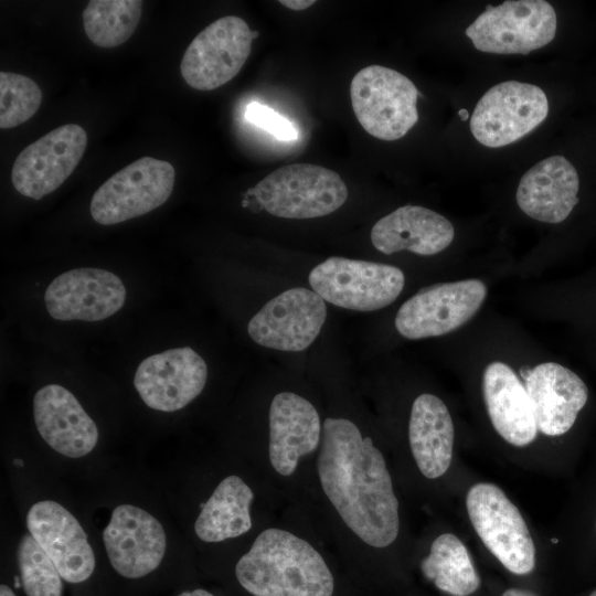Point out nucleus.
Returning <instances> with one entry per match:
<instances>
[{
	"label": "nucleus",
	"instance_id": "obj_8",
	"mask_svg": "<svg viewBox=\"0 0 596 596\" xmlns=\"http://www.w3.org/2000/svg\"><path fill=\"white\" fill-rule=\"evenodd\" d=\"M469 519L488 550L511 573L523 575L535 565V547L519 509L496 485H473L466 498Z\"/></svg>",
	"mask_w": 596,
	"mask_h": 596
},
{
	"label": "nucleus",
	"instance_id": "obj_17",
	"mask_svg": "<svg viewBox=\"0 0 596 596\" xmlns=\"http://www.w3.org/2000/svg\"><path fill=\"white\" fill-rule=\"evenodd\" d=\"M29 533L71 584L87 581L95 568V555L77 519L62 504L43 500L26 515Z\"/></svg>",
	"mask_w": 596,
	"mask_h": 596
},
{
	"label": "nucleus",
	"instance_id": "obj_13",
	"mask_svg": "<svg viewBox=\"0 0 596 596\" xmlns=\"http://www.w3.org/2000/svg\"><path fill=\"white\" fill-rule=\"evenodd\" d=\"M327 318L324 300L297 287L270 299L248 322L252 340L265 348L298 352L318 337Z\"/></svg>",
	"mask_w": 596,
	"mask_h": 596
},
{
	"label": "nucleus",
	"instance_id": "obj_24",
	"mask_svg": "<svg viewBox=\"0 0 596 596\" xmlns=\"http://www.w3.org/2000/svg\"><path fill=\"white\" fill-rule=\"evenodd\" d=\"M408 437L421 472L429 479L443 476L451 461L455 430L449 411L440 398L428 393L416 397Z\"/></svg>",
	"mask_w": 596,
	"mask_h": 596
},
{
	"label": "nucleus",
	"instance_id": "obj_14",
	"mask_svg": "<svg viewBox=\"0 0 596 596\" xmlns=\"http://www.w3.org/2000/svg\"><path fill=\"white\" fill-rule=\"evenodd\" d=\"M205 361L190 347L152 354L140 362L134 385L143 403L156 411L175 412L203 391Z\"/></svg>",
	"mask_w": 596,
	"mask_h": 596
},
{
	"label": "nucleus",
	"instance_id": "obj_22",
	"mask_svg": "<svg viewBox=\"0 0 596 596\" xmlns=\"http://www.w3.org/2000/svg\"><path fill=\"white\" fill-rule=\"evenodd\" d=\"M454 236L455 228L445 216L417 205L396 209L371 230L373 246L387 255L404 249L418 255H435L447 248Z\"/></svg>",
	"mask_w": 596,
	"mask_h": 596
},
{
	"label": "nucleus",
	"instance_id": "obj_26",
	"mask_svg": "<svg viewBox=\"0 0 596 596\" xmlns=\"http://www.w3.org/2000/svg\"><path fill=\"white\" fill-rule=\"evenodd\" d=\"M423 574L443 592L453 596H468L480 584L470 555L454 534L439 535L429 554L421 564Z\"/></svg>",
	"mask_w": 596,
	"mask_h": 596
},
{
	"label": "nucleus",
	"instance_id": "obj_37",
	"mask_svg": "<svg viewBox=\"0 0 596 596\" xmlns=\"http://www.w3.org/2000/svg\"><path fill=\"white\" fill-rule=\"evenodd\" d=\"M589 596H596V590L593 592Z\"/></svg>",
	"mask_w": 596,
	"mask_h": 596
},
{
	"label": "nucleus",
	"instance_id": "obj_23",
	"mask_svg": "<svg viewBox=\"0 0 596 596\" xmlns=\"http://www.w3.org/2000/svg\"><path fill=\"white\" fill-rule=\"evenodd\" d=\"M483 397L489 417L498 434L509 444L532 443L538 426L525 386L512 369L494 361L483 372Z\"/></svg>",
	"mask_w": 596,
	"mask_h": 596
},
{
	"label": "nucleus",
	"instance_id": "obj_15",
	"mask_svg": "<svg viewBox=\"0 0 596 596\" xmlns=\"http://www.w3.org/2000/svg\"><path fill=\"white\" fill-rule=\"evenodd\" d=\"M103 542L113 568L136 579L153 572L163 560L167 538L163 526L148 511L119 504L103 531Z\"/></svg>",
	"mask_w": 596,
	"mask_h": 596
},
{
	"label": "nucleus",
	"instance_id": "obj_21",
	"mask_svg": "<svg viewBox=\"0 0 596 596\" xmlns=\"http://www.w3.org/2000/svg\"><path fill=\"white\" fill-rule=\"evenodd\" d=\"M576 169L563 156L549 157L529 169L517 190V203L528 216L544 223L564 221L578 202Z\"/></svg>",
	"mask_w": 596,
	"mask_h": 596
},
{
	"label": "nucleus",
	"instance_id": "obj_6",
	"mask_svg": "<svg viewBox=\"0 0 596 596\" xmlns=\"http://www.w3.org/2000/svg\"><path fill=\"white\" fill-rule=\"evenodd\" d=\"M465 32L478 51L529 54L554 39L556 13L544 0H509L487 6Z\"/></svg>",
	"mask_w": 596,
	"mask_h": 596
},
{
	"label": "nucleus",
	"instance_id": "obj_4",
	"mask_svg": "<svg viewBox=\"0 0 596 596\" xmlns=\"http://www.w3.org/2000/svg\"><path fill=\"white\" fill-rule=\"evenodd\" d=\"M350 97L358 121L377 139H400L418 120V91L408 77L393 68L363 67L351 81Z\"/></svg>",
	"mask_w": 596,
	"mask_h": 596
},
{
	"label": "nucleus",
	"instance_id": "obj_32",
	"mask_svg": "<svg viewBox=\"0 0 596 596\" xmlns=\"http://www.w3.org/2000/svg\"><path fill=\"white\" fill-rule=\"evenodd\" d=\"M177 596H214V595L211 594L210 592L205 590V589L198 588V589H194V590L182 592Z\"/></svg>",
	"mask_w": 596,
	"mask_h": 596
},
{
	"label": "nucleus",
	"instance_id": "obj_20",
	"mask_svg": "<svg viewBox=\"0 0 596 596\" xmlns=\"http://www.w3.org/2000/svg\"><path fill=\"white\" fill-rule=\"evenodd\" d=\"M320 417L302 396L281 392L269 407V459L281 476H290L299 459L312 453L321 440Z\"/></svg>",
	"mask_w": 596,
	"mask_h": 596
},
{
	"label": "nucleus",
	"instance_id": "obj_34",
	"mask_svg": "<svg viewBox=\"0 0 596 596\" xmlns=\"http://www.w3.org/2000/svg\"><path fill=\"white\" fill-rule=\"evenodd\" d=\"M0 596H15V594L8 585L1 584Z\"/></svg>",
	"mask_w": 596,
	"mask_h": 596
},
{
	"label": "nucleus",
	"instance_id": "obj_5",
	"mask_svg": "<svg viewBox=\"0 0 596 596\" xmlns=\"http://www.w3.org/2000/svg\"><path fill=\"white\" fill-rule=\"evenodd\" d=\"M308 280L313 291L334 306L373 311L398 297L405 276L392 265L334 256L318 264Z\"/></svg>",
	"mask_w": 596,
	"mask_h": 596
},
{
	"label": "nucleus",
	"instance_id": "obj_31",
	"mask_svg": "<svg viewBox=\"0 0 596 596\" xmlns=\"http://www.w3.org/2000/svg\"><path fill=\"white\" fill-rule=\"evenodd\" d=\"M279 3L291 10L300 11V10H305L311 7L315 3V1L313 0H280Z\"/></svg>",
	"mask_w": 596,
	"mask_h": 596
},
{
	"label": "nucleus",
	"instance_id": "obj_7",
	"mask_svg": "<svg viewBox=\"0 0 596 596\" xmlns=\"http://www.w3.org/2000/svg\"><path fill=\"white\" fill-rule=\"evenodd\" d=\"M174 175L170 162L152 157L129 163L93 194L89 205L93 220L114 225L153 211L171 195Z\"/></svg>",
	"mask_w": 596,
	"mask_h": 596
},
{
	"label": "nucleus",
	"instance_id": "obj_33",
	"mask_svg": "<svg viewBox=\"0 0 596 596\" xmlns=\"http://www.w3.org/2000/svg\"><path fill=\"white\" fill-rule=\"evenodd\" d=\"M502 596H535V595L523 589L510 588L505 590Z\"/></svg>",
	"mask_w": 596,
	"mask_h": 596
},
{
	"label": "nucleus",
	"instance_id": "obj_25",
	"mask_svg": "<svg viewBox=\"0 0 596 596\" xmlns=\"http://www.w3.org/2000/svg\"><path fill=\"white\" fill-rule=\"evenodd\" d=\"M252 489L238 476L224 478L203 504L194 524L198 538L215 543L237 538L252 528Z\"/></svg>",
	"mask_w": 596,
	"mask_h": 596
},
{
	"label": "nucleus",
	"instance_id": "obj_3",
	"mask_svg": "<svg viewBox=\"0 0 596 596\" xmlns=\"http://www.w3.org/2000/svg\"><path fill=\"white\" fill-rule=\"evenodd\" d=\"M251 190L264 210L284 219L324 216L348 199V188L338 172L311 163L284 166Z\"/></svg>",
	"mask_w": 596,
	"mask_h": 596
},
{
	"label": "nucleus",
	"instance_id": "obj_35",
	"mask_svg": "<svg viewBox=\"0 0 596 596\" xmlns=\"http://www.w3.org/2000/svg\"><path fill=\"white\" fill-rule=\"evenodd\" d=\"M458 115H459V117L461 118V120H467L468 117H469L468 110H466L465 108H461V109L458 111Z\"/></svg>",
	"mask_w": 596,
	"mask_h": 596
},
{
	"label": "nucleus",
	"instance_id": "obj_29",
	"mask_svg": "<svg viewBox=\"0 0 596 596\" xmlns=\"http://www.w3.org/2000/svg\"><path fill=\"white\" fill-rule=\"evenodd\" d=\"M42 92L30 77L0 73V128H14L30 119L40 108Z\"/></svg>",
	"mask_w": 596,
	"mask_h": 596
},
{
	"label": "nucleus",
	"instance_id": "obj_36",
	"mask_svg": "<svg viewBox=\"0 0 596 596\" xmlns=\"http://www.w3.org/2000/svg\"><path fill=\"white\" fill-rule=\"evenodd\" d=\"M552 542H553V543H557L558 540H557V539H552Z\"/></svg>",
	"mask_w": 596,
	"mask_h": 596
},
{
	"label": "nucleus",
	"instance_id": "obj_1",
	"mask_svg": "<svg viewBox=\"0 0 596 596\" xmlns=\"http://www.w3.org/2000/svg\"><path fill=\"white\" fill-rule=\"evenodd\" d=\"M317 467L326 496L351 531L374 547L395 541L398 502L385 459L353 422L324 419Z\"/></svg>",
	"mask_w": 596,
	"mask_h": 596
},
{
	"label": "nucleus",
	"instance_id": "obj_18",
	"mask_svg": "<svg viewBox=\"0 0 596 596\" xmlns=\"http://www.w3.org/2000/svg\"><path fill=\"white\" fill-rule=\"evenodd\" d=\"M538 429L547 436L565 434L574 425L588 398L583 380L570 369L555 363H541L521 369Z\"/></svg>",
	"mask_w": 596,
	"mask_h": 596
},
{
	"label": "nucleus",
	"instance_id": "obj_2",
	"mask_svg": "<svg viewBox=\"0 0 596 596\" xmlns=\"http://www.w3.org/2000/svg\"><path fill=\"white\" fill-rule=\"evenodd\" d=\"M241 586L254 596H332L333 577L307 541L281 529L263 531L235 566Z\"/></svg>",
	"mask_w": 596,
	"mask_h": 596
},
{
	"label": "nucleus",
	"instance_id": "obj_27",
	"mask_svg": "<svg viewBox=\"0 0 596 596\" xmlns=\"http://www.w3.org/2000/svg\"><path fill=\"white\" fill-rule=\"evenodd\" d=\"M142 12L140 0H91L83 11V26L96 46L111 49L136 31Z\"/></svg>",
	"mask_w": 596,
	"mask_h": 596
},
{
	"label": "nucleus",
	"instance_id": "obj_19",
	"mask_svg": "<svg viewBox=\"0 0 596 596\" xmlns=\"http://www.w3.org/2000/svg\"><path fill=\"white\" fill-rule=\"evenodd\" d=\"M36 429L58 454L79 458L88 455L98 441V428L77 398L65 387L49 384L33 398Z\"/></svg>",
	"mask_w": 596,
	"mask_h": 596
},
{
	"label": "nucleus",
	"instance_id": "obj_28",
	"mask_svg": "<svg viewBox=\"0 0 596 596\" xmlns=\"http://www.w3.org/2000/svg\"><path fill=\"white\" fill-rule=\"evenodd\" d=\"M17 558L26 596H62L64 579L30 533L21 538Z\"/></svg>",
	"mask_w": 596,
	"mask_h": 596
},
{
	"label": "nucleus",
	"instance_id": "obj_11",
	"mask_svg": "<svg viewBox=\"0 0 596 596\" xmlns=\"http://www.w3.org/2000/svg\"><path fill=\"white\" fill-rule=\"evenodd\" d=\"M486 295V285L479 279L424 287L400 307L395 328L407 339L446 334L472 318Z\"/></svg>",
	"mask_w": 596,
	"mask_h": 596
},
{
	"label": "nucleus",
	"instance_id": "obj_12",
	"mask_svg": "<svg viewBox=\"0 0 596 596\" xmlns=\"http://www.w3.org/2000/svg\"><path fill=\"white\" fill-rule=\"evenodd\" d=\"M87 145V134L75 124L60 126L25 147L15 158L11 172L14 189L40 200L52 193L72 174Z\"/></svg>",
	"mask_w": 596,
	"mask_h": 596
},
{
	"label": "nucleus",
	"instance_id": "obj_16",
	"mask_svg": "<svg viewBox=\"0 0 596 596\" xmlns=\"http://www.w3.org/2000/svg\"><path fill=\"white\" fill-rule=\"evenodd\" d=\"M126 287L114 273L77 268L62 273L47 286L44 302L49 315L61 321H100L125 304Z\"/></svg>",
	"mask_w": 596,
	"mask_h": 596
},
{
	"label": "nucleus",
	"instance_id": "obj_30",
	"mask_svg": "<svg viewBox=\"0 0 596 596\" xmlns=\"http://www.w3.org/2000/svg\"><path fill=\"white\" fill-rule=\"evenodd\" d=\"M245 118L276 139L289 141L298 138V130L294 124L264 104L257 102L249 103L245 109Z\"/></svg>",
	"mask_w": 596,
	"mask_h": 596
},
{
	"label": "nucleus",
	"instance_id": "obj_10",
	"mask_svg": "<svg viewBox=\"0 0 596 596\" xmlns=\"http://www.w3.org/2000/svg\"><path fill=\"white\" fill-rule=\"evenodd\" d=\"M253 31L235 15H226L204 28L189 44L180 64L188 85L199 91L215 89L242 70L251 54Z\"/></svg>",
	"mask_w": 596,
	"mask_h": 596
},
{
	"label": "nucleus",
	"instance_id": "obj_9",
	"mask_svg": "<svg viewBox=\"0 0 596 596\" xmlns=\"http://www.w3.org/2000/svg\"><path fill=\"white\" fill-rule=\"evenodd\" d=\"M547 114V97L539 86L502 82L488 89L477 103L470 130L481 145L499 148L530 134Z\"/></svg>",
	"mask_w": 596,
	"mask_h": 596
}]
</instances>
